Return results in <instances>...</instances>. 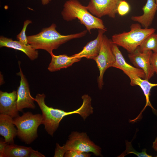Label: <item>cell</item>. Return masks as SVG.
<instances>
[{"instance_id": "6da1fadb", "label": "cell", "mask_w": 157, "mask_h": 157, "mask_svg": "<svg viewBox=\"0 0 157 157\" xmlns=\"http://www.w3.org/2000/svg\"><path fill=\"white\" fill-rule=\"evenodd\" d=\"M45 97L44 93L38 94L34 99L42 112V124L44 125L45 129L48 133L52 136L57 129L60 122L64 117L77 114L85 120L91 114L90 107L86 102H83L81 106L77 110L67 112L47 106L44 101Z\"/></svg>"}, {"instance_id": "7a4b0ae2", "label": "cell", "mask_w": 157, "mask_h": 157, "mask_svg": "<svg viewBox=\"0 0 157 157\" xmlns=\"http://www.w3.org/2000/svg\"><path fill=\"white\" fill-rule=\"evenodd\" d=\"M56 25L52 24L49 27L43 28L38 34L27 36L28 44L36 50L43 49L50 54L53 50L67 42L85 36L88 31L85 30L75 34L63 35L56 30Z\"/></svg>"}, {"instance_id": "3957f363", "label": "cell", "mask_w": 157, "mask_h": 157, "mask_svg": "<svg viewBox=\"0 0 157 157\" xmlns=\"http://www.w3.org/2000/svg\"><path fill=\"white\" fill-rule=\"evenodd\" d=\"M61 15L63 19L67 21L78 19L90 33L93 29L107 31L102 20L91 14L86 6L83 5L78 0L66 1L63 5Z\"/></svg>"}, {"instance_id": "277c9868", "label": "cell", "mask_w": 157, "mask_h": 157, "mask_svg": "<svg viewBox=\"0 0 157 157\" xmlns=\"http://www.w3.org/2000/svg\"><path fill=\"white\" fill-rule=\"evenodd\" d=\"M128 32L114 35L111 40L113 43L123 47L129 53L135 51L145 39L156 30L153 28H142L139 23L132 24Z\"/></svg>"}, {"instance_id": "5b68a950", "label": "cell", "mask_w": 157, "mask_h": 157, "mask_svg": "<svg viewBox=\"0 0 157 157\" xmlns=\"http://www.w3.org/2000/svg\"><path fill=\"white\" fill-rule=\"evenodd\" d=\"M42 121V115L29 112L14 118L13 122L17 129V135L26 144H30L37 138L38 128Z\"/></svg>"}, {"instance_id": "8992f818", "label": "cell", "mask_w": 157, "mask_h": 157, "mask_svg": "<svg viewBox=\"0 0 157 157\" xmlns=\"http://www.w3.org/2000/svg\"><path fill=\"white\" fill-rule=\"evenodd\" d=\"M62 147L65 153L67 151L77 150L91 152L96 156H102L101 147L90 139L86 132H72L66 143Z\"/></svg>"}, {"instance_id": "52a82bcc", "label": "cell", "mask_w": 157, "mask_h": 157, "mask_svg": "<svg viewBox=\"0 0 157 157\" xmlns=\"http://www.w3.org/2000/svg\"><path fill=\"white\" fill-rule=\"evenodd\" d=\"M113 44L112 40L104 35L99 53L93 60L96 62L99 71L97 82L100 89H102L104 85L103 78L105 72L109 68L112 67L115 61V57L112 49Z\"/></svg>"}, {"instance_id": "ba28073f", "label": "cell", "mask_w": 157, "mask_h": 157, "mask_svg": "<svg viewBox=\"0 0 157 157\" xmlns=\"http://www.w3.org/2000/svg\"><path fill=\"white\" fill-rule=\"evenodd\" d=\"M122 0H90L86 7L91 14L98 18L108 15L115 18L117 13L118 5Z\"/></svg>"}, {"instance_id": "9c48e42d", "label": "cell", "mask_w": 157, "mask_h": 157, "mask_svg": "<svg viewBox=\"0 0 157 157\" xmlns=\"http://www.w3.org/2000/svg\"><path fill=\"white\" fill-rule=\"evenodd\" d=\"M19 71L17 74L20 76L19 86L17 90V108L18 111H22L25 108L34 109L35 106L34 98L31 95L29 86L20 67V62H18Z\"/></svg>"}, {"instance_id": "30bf717a", "label": "cell", "mask_w": 157, "mask_h": 157, "mask_svg": "<svg viewBox=\"0 0 157 157\" xmlns=\"http://www.w3.org/2000/svg\"><path fill=\"white\" fill-rule=\"evenodd\" d=\"M151 50L142 52L137 49L132 53H129L128 57L135 67L142 69L145 73V79L149 80L155 73L151 64V59L153 53Z\"/></svg>"}, {"instance_id": "8fae6325", "label": "cell", "mask_w": 157, "mask_h": 157, "mask_svg": "<svg viewBox=\"0 0 157 157\" xmlns=\"http://www.w3.org/2000/svg\"><path fill=\"white\" fill-rule=\"evenodd\" d=\"M130 78L131 80L130 84L131 86L136 85L139 86L143 91L145 96L146 103L144 107L141 111L138 116L133 120H130V122H135L139 119L143 112L148 106H150L156 114H157V111L152 106L149 100L150 92L151 88L157 86V83H153L149 81V80L142 78L133 74L127 72L125 73Z\"/></svg>"}, {"instance_id": "7c38bea8", "label": "cell", "mask_w": 157, "mask_h": 157, "mask_svg": "<svg viewBox=\"0 0 157 157\" xmlns=\"http://www.w3.org/2000/svg\"><path fill=\"white\" fill-rule=\"evenodd\" d=\"M17 91L8 93L0 91V113L7 115L13 118L19 116L17 108Z\"/></svg>"}, {"instance_id": "4fadbf2b", "label": "cell", "mask_w": 157, "mask_h": 157, "mask_svg": "<svg viewBox=\"0 0 157 157\" xmlns=\"http://www.w3.org/2000/svg\"><path fill=\"white\" fill-rule=\"evenodd\" d=\"M106 31L99 29L98 35L95 39L88 42L80 52L72 56L81 59L84 57L94 60L99 53L104 34Z\"/></svg>"}, {"instance_id": "5bb4252c", "label": "cell", "mask_w": 157, "mask_h": 157, "mask_svg": "<svg viewBox=\"0 0 157 157\" xmlns=\"http://www.w3.org/2000/svg\"><path fill=\"white\" fill-rule=\"evenodd\" d=\"M5 47L21 51L25 53L32 60L37 59L39 53L37 50L31 45L24 44L19 41L1 36L0 37V47Z\"/></svg>"}, {"instance_id": "9a60e30c", "label": "cell", "mask_w": 157, "mask_h": 157, "mask_svg": "<svg viewBox=\"0 0 157 157\" xmlns=\"http://www.w3.org/2000/svg\"><path fill=\"white\" fill-rule=\"evenodd\" d=\"M112 49L115 59L113 67L122 70L124 73L127 72L131 73L141 78L145 79V74L142 69L134 67L126 61L118 45L113 43Z\"/></svg>"}, {"instance_id": "2e32d148", "label": "cell", "mask_w": 157, "mask_h": 157, "mask_svg": "<svg viewBox=\"0 0 157 157\" xmlns=\"http://www.w3.org/2000/svg\"><path fill=\"white\" fill-rule=\"evenodd\" d=\"M142 9L143 11L142 15L133 16L131 19L139 23L144 28H148L151 24L157 11L155 0H147Z\"/></svg>"}, {"instance_id": "e0dca14e", "label": "cell", "mask_w": 157, "mask_h": 157, "mask_svg": "<svg viewBox=\"0 0 157 157\" xmlns=\"http://www.w3.org/2000/svg\"><path fill=\"white\" fill-rule=\"evenodd\" d=\"M13 118L7 115H0V134L8 144L14 143V138L17 135V130L15 126Z\"/></svg>"}, {"instance_id": "ac0fdd59", "label": "cell", "mask_w": 157, "mask_h": 157, "mask_svg": "<svg viewBox=\"0 0 157 157\" xmlns=\"http://www.w3.org/2000/svg\"><path fill=\"white\" fill-rule=\"evenodd\" d=\"M50 54L51 59L48 69L50 72H56L61 69L67 68L74 63L80 61L81 59L73 56H68L66 54L57 56L54 54L53 52Z\"/></svg>"}, {"instance_id": "d6986e66", "label": "cell", "mask_w": 157, "mask_h": 157, "mask_svg": "<svg viewBox=\"0 0 157 157\" xmlns=\"http://www.w3.org/2000/svg\"><path fill=\"white\" fill-rule=\"evenodd\" d=\"M30 147L19 146L14 143L7 144L5 151V157H28Z\"/></svg>"}, {"instance_id": "ffe728a7", "label": "cell", "mask_w": 157, "mask_h": 157, "mask_svg": "<svg viewBox=\"0 0 157 157\" xmlns=\"http://www.w3.org/2000/svg\"><path fill=\"white\" fill-rule=\"evenodd\" d=\"M137 49L140 52L148 50L157 52V34L154 33L147 37Z\"/></svg>"}, {"instance_id": "44dd1931", "label": "cell", "mask_w": 157, "mask_h": 157, "mask_svg": "<svg viewBox=\"0 0 157 157\" xmlns=\"http://www.w3.org/2000/svg\"><path fill=\"white\" fill-rule=\"evenodd\" d=\"M125 151L119 157H124L129 154H133L138 157H151V155L148 154L146 152V149H144L142 152H138L135 151L132 147L131 142H126Z\"/></svg>"}, {"instance_id": "7402d4cb", "label": "cell", "mask_w": 157, "mask_h": 157, "mask_svg": "<svg viewBox=\"0 0 157 157\" xmlns=\"http://www.w3.org/2000/svg\"><path fill=\"white\" fill-rule=\"evenodd\" d=\"M32 22V21L29 20H25L24 22L22 30L17 36V38L18 41L25 44H28L27 36L26 35V30L28 26Z\"/></svg>"}, {"instance_id": "603a6c76", "label": "cell", "mask_w": 157, "mask_h": 157, "mask_svg": "<svg viewBox=\"0 0 157 157\" xmlns=\"http://www.w3.org/2000/svg\"><path fill=\"white\" fill-rule=\"evenodd\" d=\"M130 10V6L128 3L124 0L120 1L117 8V13L119 15L121 16L125 15L129 13Z\"/></svg>"}, {"instance_id": "cb8c5ba5", "label": "cell", "mask_w": 157, "mask_h": 157, "mask_svg": "<svg viewBox=\"0 0 157 157\" xmlns=\"http://www.w3.org/2000/svg\"><path fill=\"white\" fill-rule=\"evenodd\" d=\"M91 154L88 152L79 150H69L67 151L64 155L65 157H90Z\"/></svg>"}, {"instance_id": "d4e9b609", "label": "cell", "mask_w": 157, "mask_h": 157, "mask_svg": "<svg viewBox=\"0 0 157 157\" xmlns=\"http://www.w3.org/2000/svg\"><path fill=\"white\" fill-rule=\"evenodd\" d=\"M151 62L153 70L157 74V52H153L152 53Z\"/></svg>"}, {"instance_id": "484cf974", "label": "cell", "mask_w": 157, "mask_h": 157, "mask_svg": "<svg viewBox=\"0 0 157 157\" xmlns=\"http://www.w3.org/2000/svg\"><path fill=\"white\" fill-rule=\"evenodd\" d=\"M65 154V153L64 152L62 146H60L58 143H57L54 157H63L64 156Z\"/></svg>"}, {"instance_id": "4316f807", "label": "cell", "mask_w": 157, "mask_h": 157, "mask_svg": "<svg viewBox=\"0 0 157 157\" xmlns=\"http://www.w3.org/2000/svg\"><path fill=\"white\" fill-rule=\"evenodd\" d=\"M5 141L1 140L0 141V157H5V151L6 147L8 144Z\"/></svg>"}, {"instance_id": "83f0119b", "label": "cell", "mask_w": 157, "mask_h": 157, "mask_svg": "<svg viewBox=\"0 0 157 157\" xmlns=\"http://www.w3.org/2000/svg\"><path fill=\"white\" fill-rule=\"evenodd\" d=\"M45 156L38 151H35L32 149L30 151L28 157H45Z\"/></svg>"}, {"instance_id": "f1b7e54d", "label": "cell", "mask_w": 157, "mask_h": 157, "mask_svg": "<svg viewBox=\"0 0 157 157\" xmlns=\"http://www.w3.org/2000/svg\"><path fill=\"white\" fill-rule=\"evenodd\" d=\"M152 147L156 151H157V136L153 143ZM156 157H157V156Z\"/></svg>"}, {"instance_id": "f546056e", "label": "cell", "mask_w": 157, "mask_h": 157, "mask_svg": "<svg viewBox=\"0 0 157 157\" xmlns=\"http://www.w3.org/2000/svg\"><path fill=\"white\" fill-rule=\"evenodd\" d=\"M42 5H45L49 3L51 0H41Z\"/></svg>"}, {"instance_id": "4dcf8cb0", "label": "cell", "mask_w": 157, "mask_h": 157, "mask_svg": "<svg viewBox=\"0 0 157 157\" xmlns=\"http://www.w3.org/2000/svg\"><path fill=\"white\" fill-rule=\"evenodd\" d=\"M157 4V0H155Z\"/></svg>"}, {"instance_id": "1f68e13d", "label": "cell", "mask_w": 157, "mask_h": 157, "mask_svg": "<svg viewBox=\"0 0 157 157\" xmlns=\"http://www.w3.org/2000/svg\"></svg>"}, {"instance_id": "d6a6232c", "label": "cell", "mask_w": 157, "mask_h": 157, "mask_svg": "<svg viewBox=\"0 0 157 157\" xmlns=\"http://www.w3.org/2000/svg\"></svg>"}]
</instances>
